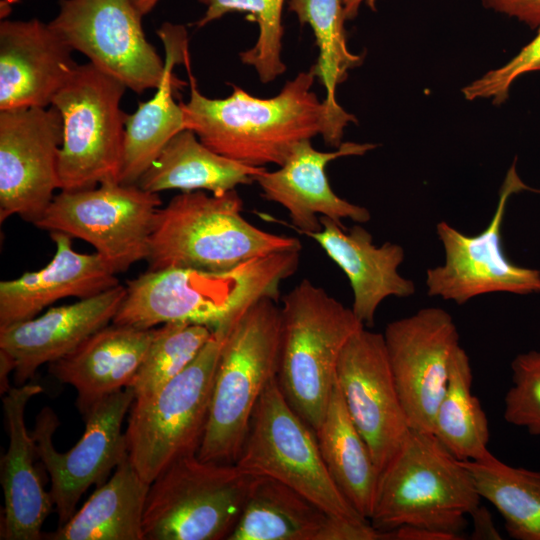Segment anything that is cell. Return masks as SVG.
Wrapping results in <instances>:
<instances>
[{"label": "cell", "instance_id": "cell-34", "mask_svg": "<svg viewBox=\"0 0 540 540\" xmlns=\"http://www.w3.org/2000/svg\"><path fill=\"white\" fill-rule=\"evenodd\" d=\"M213 331L203 325L166 323L155 328L144 360L131 385L136 397L147 396L183 371Z\"/></svg>", "mask_w": 540, "mask_h": 540}, {"label": "cell", "instance_id": "cell-35", "mask_svg": "<svg viewBox=\"0 0 540 540\" xmlns=\"http://www.w3.org/2000/svg\"><path fill=\"white\" fill-rule=\"evenodd\" d=\"M513 385L504 398L503 417L540 436V350L518 354L511 362Z\"/></svg>", "mask_w": 540, "mask_h": 540}, {"label": "cell", "instance_id": "cell-31", "mask_svg": "<svg viewBox=\"0 0 540 540\" xmlns=\"http://www.w3.org/2000/svg\"><path fill=\"white\" fill-rule=\"evenodd\" d=\"M472 367L459 346L452 358L449 381L435 414L432 434L459 460H478L490 453L489 423L472 393Z\"/></svg>", "mask_w": 540, "mask_h": 540}, {"label": "cell", "instance_id": "cell-17", "mask_svg": "<svg viewBox=\"0 0 540 540\" xmlns=\"http://www.w3.org/2000/svg\"><path fill=\"white\" fill-rule=\"evenodd\" d=\"M336 383L381 473L412 428L400 400L383 334L362 328L340 355Z\"/></svg>", "mask_w": 540, "mask_h": 540}, {"label": "cell", "instance_id": "cell-33", "mask_svg": "<svg viewBox=\"0 0 540 540\" xmlns=\"http://www.w3.org/2000/svg\"><path fill=\"white\" fill-rule=\"evenodd\" d=\"M205 5L204 15L194 23L206 26L228 13H245L247 19L258 25V38L254 46L239 54L243 64L253 67L263 83H269L286 71L281 58L284 27L282 12L286 0H198Z\"/></svg>", "mask_w": 540, "mask_h": 540}, {"label": "cell", "instance_id": "cell-23", "mask_svg": "<svg viewBox=\"0 0 540 540\" xmlns=\"http://www.w3.org/2000/svg\"><path fill=\"white\" fill-rule=\"evenodd\" d=\"M38 384L11 387L3 396V415L9 445L1 458L4 518L1 539L38 540L53 502L34 465L35 442L27 431L24 412L29 400L42 392Z\"/></svg>", "mask_w": 540, "mask_h": 540}, {"label": "cell", "instance_id": "cell-42", "mask_svg": "<svg viewBox=\"0 0 540 540\" xmlns=\"http://www.w3.org/2000/svg\"><path fill=\"white\" fill-rule=\"evenodd\" d=\"M161 0H131L136 9L144 16L150 13Z\"/></svg>", "mask_w": 540, "mask_h": 540}, {"label": "cell", "instance_id": "cell-36", "mask_svg": "<svg viewBox=\"0 0 540 540\" xmlns=\"http://www.w3.org/2000/svg\"><path fill=\"white\" fill-rule=\"evenodd\" d=\"M535 71H540V27L513 58L464 86L462 94L469 101L489 99L494 105H501L508 99L512 84L522 75Z\"/></svg>", "mask_w": 540, "mask_h": 540}, {"label": "cell", "instance_id": "cell-16", "mask_svg": "<svg viewBox=\"0 0 540 540\" xmlns=\"http://www.w3.org/2000/svg\"><path fill=\"white\" fill-rule=\"evenodd\" d=\"M397 391L414 430L432 433L459 345L452 316L427 307L390 322L383 333Z\"/></svg>", "mask_w": 540, "mask_h": 540}, {"label": "cell", "instance_id": "cell-2", "mask_svg": "<svg viewBox=\"0 0 540 540\" xmlns=\"http://www.w3.org/2000/svg\"><path fill=\"white\" fill-rule=\"evenodd\" d=\"M300 251L247 260L222 271L194 268L147 270L126 283L127 294L111 323L151 329L166 323L231 325L263 297L278 300L280 284L293 275Z\"/></svg>", "mask_w": 540, "mask_h": 540}, {"label": "cell", "instance_id": "cell-30", "mask_svg": "<svg viewBox=\"0 0 540 540\" xmlns=\"http://www.w3.org/2000/svg\"><path fill=\"white\" fill-rule=\"evenodd\" d=\"M481 498L488 500L517 540H540V471L510 466L491 452L463 461Z\"/></svg>", "mask_w": 540, "mask_h": 540}, {"label": "cell", "instance_id": "cell-43", "mask_svg": "<svg viewBox=\"0 0 540 540\" xmlns=\"http://www.w3.org/2000/svg\"><path fill=\"white\" fill-rule=\"evenodd\" d=\"M20 1H23V0H1L0 2L6 3V4L12 6L13 4H16V3L20 2Z\"/></svg>", "mask_w": 540, "mask_h": 540}, {"label": "cell", "instance_id": "cell-24", "mask_svg": "<svg viewBox=\"0 0 540 540\" xmlns=\"http://www.w3.org/2000/svg\"><path fill=\"white\" fill-rule=\"evenodd\" d=\"M154 330L111 323L65 357L50 363L49 371L76 390V404L84 414L101 399L131 387Z\"/></svg>", "mask_w": 540, "mask_h": 540}, {"label": "cell", "instance_id": "cell-38", "mask_svg": "<svg viewBox=\"0 0 540 540\" xmlns=\"http://www.w3.org/2000/svg\"><path fill=\"white\" fill-rule=\"evenodd\" d=\"M392 532V540H458L462 537L418 526H402Z\"/></svg>", "mask_w": 540, "mask_h": 540}, {"label": "cell", "instance_id": "cell-25", "mask_svg": "<svg viewBox=\"0 0 540 540\" xmlns=\"http://www.w3.org/2000/svg\"><path fill=\"white\" fill-rule=\"evenodd\" d=\"M165 50V70L154 96L139 102L136 111L127 115L119 183L135 185L158 157L165 145L186 129L184 113L174 94L184 81L173 73L189 55L188 34L184 26L165 22L156 31Z\"/></svg>", "mask_w": 540, "mask_h": 540}, {"label": "cell", "instance_id": "cell-9", "mask_svg": "<svg viewBox=\"0 0 540 540\" xmlns=\"http://www.w3.org/2000/svg\"><path fill=\"white\" fill-rule=\"evenodd\" d=\"M128 89L91 62L78 64L51 105L63 120L60 190L119 182L127 115L120 107Z\"/></svg>", "mask_w": 540, "mask_h": 540}, {"label": "cell", "instance_id": "cell-37", "mask_svg": "<svg viewBox=\"0 0 540 540\" xmlns=\"http://www.w3.org/2000/svg\"><path fill=\"white\" fill-rule=\"evenodd\" d=\"M485 8L516 18L531 29L540 27V0H482Z\"/></svg>", "mask_w": 540, "mask_h": 540}, {"label": "cell", "instance_id": "cell-15", "mask_svg": "<svg viewBox=\"0 0 540 540\" xmlns=\"http://www.w3.org/2000/svg\"><path fill=\"white\" fill-rule=\"evenodd\" d=\"M63 120L54 106L0 111V221L35 224L60 189Z\"/></svg>", "mask_w": 540, "mask_h": 540}, {"label": "cell", "instance_id": "cell-6", "mask_svg": "<svg viewBox=\"0 0 540 540\" xmlns=\"http://www.w3.org/2000/svg\"><path fill=\"white\" fill-rule=\"evenodd\" d=\"M364 327L352 308L308 279L283 297L277 382L314 431L325 416L342 350Z\"/></svg>", "mask_w": 540, "mask_h": 540}, {"label": "cell", "instance_id": "cell-27", "mask_svg": "<svg viewBox=\"0 0 540 540\" xmlns=\"http://www.w3.org/2000/svg\"><path fill=\"white\" fill-rule=\"evenodd\" d=\"M265 167H253L222 156L205 146L190 129L177 133L140 177L145 191H208L222 195L254 182Z\"/></svg>", "mask_w": 540, "mask_h": 540}, {"label": "cell", "instance_id": "cell-1", "mask_svg": "<svg viewBox=\"0 0 540 540\" xmlns=\"http://www.w3.org/2000/svg\"><path fill=\"white\" fill-rule=\"evenodd\" d=\"M184 65L190 85L188 101H180L186 129L216 153L249 166H281L295 144L316 135L338 148L345 127L357 122L341 106L319 100L310 70L287 81L274 97H255L231 84L228 97L215 99L199 91L189 55Z\"/></svg>", "mask_w": 540, "mask_h": 540}, {"label": "cell", "instance_id": "cell-39", "mask_svg": "<svg viewBox=\"0 0 540 540\" xmlns=\"http://www.w3.org/2000/svg\"><path fill=\"white\" fill-rule=\"evenodd\" d=\"M475 522V532L473 536L476 538H496L500 539V535L496 532L491 517L483 507L479 508L471 515Z\"/></svg>", "mask_w": 540, "mask_h": 540}, {"label": "cell", "instance_id": "cell-41", "mask_svg": "<svg viewBox=\"0 0 540 540\" xmlns=\"http://www.w3.org/2000/svg\"><path fill=\"white\" fill-rule=\"evenodd\" d=\"M376 2L377 0H342L346 21L355 19L362 5L376 11Z\"/></svg>", "mask_w": 540, "mask_h": 540}, {"label": "cell", "instance_id": "cell-14", "mask_svg": "<svg viewBox=\"0 0 540 540\" xmlns=\"http://www.w3.org/2000/svg\"><path fill=\"white\" fill-rule=\"evenodd\" d=\"M131 0H59L51 28L89 62L142 94L157 89L165 62L146 39Z\"/></svg>", "mask_w": 540, "mask_h": 540}, {"label": "cell", "instance_id": "cell-20", "mask_svg": "<svg viewBox=\"0 0 540 540\" xmlns=\"http://www.w3.org/2000/svg\"><path fill=\"white\" fill-rule=\"evenodd\" d=\"M127 294L118 284L78 302L49 308L41 316L0 328V351L15 363L16 385L25 384L37 369L79 347L112 322Z\"/></svg>", "mask_w": 540, "mask_h": 540}, {"label": "cell", "instance_id": "cell-11", "mask_svg": "<svg viewBox=\"0 0 540 540\" xmlns=\"http://www.w3.org/2000/svg\"><path fill=\"white\" fill-rule=\"evenodd\" d=\"M160 205L158 193L110 181L97 188L61 190L34 225L88 242L118 274L146 260Z\"/></svg>", "mask_w": 540, "mask_h": 540}, {"label": "cell", "instance_id": "cell-5", "mask_svg": "<svg viewBox=\"0 0 540 540\" xmlns=\"http://www.w3.org/2000/svg\"><path fill=\"white\" fill-rule=\"evenodd\" d=\"M263 297L230 327L220 353L204 436L201 461L235 463L246 439L254 409L277 377L281 307Z\"/></svg>", "mask_w": 540, "mask_h": 540}, {"label": "cell", "instance_id": "cell-13", "mask_svg": "<svg viewBox=\"0 0 540 540\" xmlns=\"http://www.w3.org/2000/svg\"><path fill=\"white\" fill-rule=\"evenodd\" d=\"M135 394L131 387L101 399L83 415L85 430L68 452L61 453L53 444V435L60 425L52 408L43 407L36 416L31 432L37 457L49 474L50 496L58 515V527L76 512L81 496L92 485L104 483L110 472L127 457L124 417Z\"/></svg>", "mask_w": 540, "mask_h": 540}, {"label": "cell", "instance_id": "cell-21", "mask_svg": "<svg viewBox=\"0 0 540 540\" xmlns=\"http://www.w3.org/2000/svg\"><path fill=\"white\" fill-rule=\"evenodd\" d=\"M321 230L305 236L316 241L345 273L352 292V310L364 326H372L379 305L388 297L406 298L416 291L414 282L400 275L404 261L401 245L373 243L371 233L359 223L351 228L320 216Z\"/></svg>", "mask_w": 540, "mask_h": 540}, {"label": "cell", "instance_id": "cell-18", "mask_svg": "<svg viewBox=\"0 0 540 540\" xmlns=\"http://www.w3.org/2000/svg\"><path fill=\"white\" fill-rule=\"evenodd\" d=\"M376 144L342 142L331 152L316 150L311 139L294 145L285 162L275 171L266 169L255 176L261 196L280 204L288 212L292 227L300 234L321 230L320 216L342 224L343 219L362 224L371 219L370 211L339 197L331 188L327 165L346 156H363Z\"/></svg>", "mask_w": 540, "mask_h": 540}, {"label": "cell", "instance_id": "cell-26", "mask_svg": "<svg viewBox=\"0 0 540 540\" xmlns=\"http://www.w3.org/2000/svg\"><path fill=\"white\" fill-rule=\"evenodd\" d=\"M342 520L287 485L254 476L227 540H338Z\"/></svg>", "mask_w": 540, "mask_h": 540}, {"label": "cell", "instance_id": "cell-22", "mask_svg": "<svg viewBox=\"0 0 540 540\" xmlns=\"http://www.w3.org/2000/svg\"><path fill=\"white\" fill-rule=\"evenodd\" d=\"M56 252L43 268L0 282V328L36 317L67 297L87 298L119 284L116 273L96 252L79 253L72 237L50 232Z\"/></svg>", "mask_w": 540, "mask_h": 540}, {"label": "cell", "instance_id": "cell-12", "mask_svg": "<svg viewBox=\"0 0 540 540\" xmlns=\"http://www.w3.org/2000/svg\"><path fill=\"white\" fill-rule=\"evenodd\" d=\"M533 190L520 178L516 159L499 189L498 203L489 224L477 235H466L445 221L436 233L444 250L441 265L426 271L427 294L463 305L491 293H540V270L519 266L503 250L501 229L507 203L522 191Z\"/></svg>", "mask_w": 540, "mask_h": 540}, {"label": "cell", "instance_id": "cell-19", "mask_svg": "<svg viewBox=\"0 0 540 540\" xmlns=\"http://www.w3.org/2000/svg\"><path fill=\"white\" fill-rule=\"evenodd\" d=\"M74 50L38 18L0 22V111L48 107L78 65Z\"/></svg>", "mask_w": 540, "mask_h": 540}, {"label": "cell", "instance_id": "cell-40", "mask_svg": "<svg viewBox=\"0 0 540 540\" xmlns=\"http://www.w3.org/2000/svg\"><path fill=\"white\" fill-rule=\"evenodd\" d=\"M15 371L13 359L3 351H0V391L5 395L12 387L9 385V374Z\"/></svg>", "mask_w": 540, "mask_h": 540}, {"label": "cell", "instance_id": "cell-10", "mask_svg": "<svg viewBox=\"0 0 540 540\" xmlns=\"http://www.w3.org/2000/svg\"><path fill=\"white\" fill-rule=\"evenodd\" d=\"M235 464L277 480L332 516L366 521L341 493L323 460L315 431L284 397L277 377L262 393Z\"/></svg>", "mask_w": 540, "mask_h": 540}, {"label": "cell", "instance_id": "cell-3", "mask_svg": "<svg viewBox=\"0 0 540 540\" xmlns=\"http://www.w3.org/2000/svg\"><path fill=\"white\" fill-rule=\"evenodd\" d=\"M236 190L222 195L182 192L157 211L149 241L148 270L222 271L247 260L300 251V240L260 229L242 216Z\"/></svg>", "mask_w": 540, "mask_h": 540}, {"label": "cell", "instance_id": "cell-8", "mask_svg": "<svg viewBox=\"0 0 540 540\" xmlns=\"http://www.w3.org/2000/svg\"><path fill=\"white\" fill-rule=\"evenodd\" d=\"M253 479L235 463L178 459L150 484L144 540L228 539Z\"/></svg>", "mask_w": 540, "mask_h": 540}, {"label": "cell", "instance_id": "cell-28", "mask_svg": "<svg viewBox=\"0 0 540 540\" xmlns=\"http://www.w3.org/2000/svg\"><path fill=\"white\" fill-rule=\"evenodd\" d=\"M150 484L131 464L128 455L107 481L50 540H144L143 516Z\"/></svg>", "mask_w": 540, "mask_h": 540}, {"label": "cell", "instance_id": "cell-4", "mask_svg": "<svg viewBox=\"0 0 540 540\" xmlns=\"http://www.w3.org/2000/svg\"><path fill=\"white\" fill-rule=\"evenodd\" d=\"M480 500L464 462L432 433L412 429L380 473L369 521L385 532L418 526L461 536Z\"/></svg>", "mask_w": 540, "mask_h": 540}, {"label": "cell", "instance_id": "cell-32", "mask_svg": "<svg viewBox=\"0 0 540 540\" xmlns=\"http://www.w3.org/2000/svg\"><path fill=\"white\" fill-rule=\"evenodd\" d=\"M288 10L301 25H309L318 48L316 63L310 68L326 90L325 100L339 107L336 88L348 77V71L360 66L361 55L347 47L342 0H288Z\"/></svg>", "mask_w": 540, "mask_h": 540}, {"label": "cell", "instance_id": "cell-7", "mask_svg": "<svg viewBox=\"0 0 540 540\" xmlns=\"http://www.w3.org/2000/svg\"><path fill=\"white\" fill-rule=\"evenodd\" d=\"M232 324L214 330L194 360L164 386L134 399L125 430L127 454L147 483L178 459L197 455L220 353Z\"/></svg>", "mask_w": 540, "mask_h": 540}, {"label": "cell", "instance_id": "cell-29", "mask_svg": "<svg viewBox=\"0 0 540 540\" xmlns=\"http://www.w3.org/2000/svg\"><path fill=\"white\" fill-rule=\"evenodd\" d=\"M315 434L335 484L354 509L369 520L380 472L347 411L337 383Z\"/></svg>", "mask_w": 540, "mask_h": 540}]
</instances>
